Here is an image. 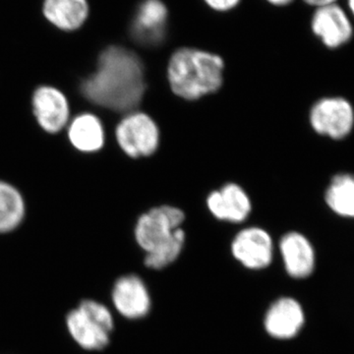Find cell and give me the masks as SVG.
I'll use <instances>...</instances> for the list:
<instances>
[{"instance_id":"1","label":"cell","mask_w":354,"mask_h":354,"mask_svg":"<svg viewBox=\"0 0 354 354\" xmlns=\"http://www.w3.org/2000/svg\"><path fill=\"white\" fill-rule=\"evenodd\" d=\"M143 62L133 51L111 46L102 51L95 73L81 84V92L95 106L132 113L145 93Z\"/></svg>"},{"instance_id":"2","label":"cell","mask_w":354,"mask_h":354,"mask_svg":"<svg viewBox=\"0 0 354 354\" xmlns=\"http://www.w3.org/2000/svg\"><path fill=\"white\" fill-rule=\"evenodd\" d=\"M225 64L214 53L183 48L169 59L167 77L172 92L184 100H197L216 92L223 84Z\"/></svg>"},{"instance_id":"3","label":"cell","mask_w":354,"mask_h":354,"mask_svg":"<svg viewBox=\"0 0 354 354\" xmlns=\"http://www.w3.org/2000/svg\"><path fill=\"white\" fill-rule=\"evenodd\" d=\"M184 214L180 209L160 206L140 216L135 227L137 243L147 253L169 243L183 232Z\"/></svg>"},{"instance_id":"4","label":"cell","mask_w":354,"mask_h":354,"mask_svg":"<svg viewBox=\"0 0 354 354\" xmlns=\"http://www.w3.org/2000/svg\"><path fill=\"white\" fill-rule=\"evenodd\" d=\"M116 140L123 152L131 158L148 157L157 151L160 132L148 114L132 111L118 123Z\"/></svg>"},{"instance_id":"5","label":"cell","mask_w":354,"mask_h":354,"mask_svg":"<svg viewBox=\"0 0 354 354\" xmlns=\"http://www.w3.org/2000/svg\"><path fill=\"white\" fill-rule=\"evenodd\" d=\"M310 121L319 134L327 135L333 139H342L353 129V108L348 101L341 97L323 99L311 109Z\"/></svg>"},{"instance_id":"6","label":"cell","mask_w":354,"mask_h":354,"mask_svg":"<svg viewBox=\"0 0 354 354\" xmlns=\"http://www.w3.org/2000/svg\"><path fill=\"white\" fill-rule=\"evenodd\" d=\"M32 109L39 127L44 131H62L69 120V104L62 91L41 86L32 95Z\"/></svg>"},{"instance_id":"7","label":"cell","mask_w":354,"mask_h":354,"mask_svg":"<svg viewBox=\"0 0 354 354\" xmlns=\"http://www.w3.org/2000/svg\"><path fill=\"white\" fill-rule=\"evenodd\" d=\"M167 8L162 0L142 2L132 23L133 39L145 46L162 44L167 34Z\"/></svg>"},{"instance_id":"8","label":"cell","mask_w":354,"mask_h":354,"mask_svg":"<svg viewBox=\"0 0 354 354\" xmlns=\"http://www.w3.org/2000/svg\"><path fill=\"white\" fill-rule=\"evenodd\" d=\"M232 254L244 267L260 270L268 267L272 259V241L266 230L248 227L235 236Z\"/></svg>"},{"instance_id":"9","label":"cell","mask_w":354,"mask_h":354,"mask_svg":"<svg viewBox=\"0 0 354 354\" xmlns=\"http://www.w3.org/2000/svg\"><path fill=\"white\" fill-rule=\"evenodd\" d=\"M111 298L120 315L131 320L143 318L151 309L150 293L136 274L118 279L114 283Z\"/></svg>"},{"instance_id":"10","label":"cell","mask_w":354,"mask_h":354,"mask_svg":"<svg viewBox=\"0 0 354 354\" xmlns=\"http://www.w3.org/2000/svg\"><path fill=\"white\" fill-rule=\"evenodd\" d=\"M312 30L330 48L348 43L353 32L348 16L335 3L318 7L312 19Z\"/></svg>"},{"instance_id":"11","label":"cell","mask_w":354,"mask_h":354,"mask_svg":"<svg viewBox=\"0 0 354 354\" xmlns=\"http://www.w3.org/2000/svg\"><path fill=\"white\" fill-rule=\"evenodd\" d=\"M304 324V312L297 300L279 298L271 305L265 317L268 334L279 339H292Z\"/></svg>"},{"instance_id":"12","label":"cell","mask_w":354,"mask_h":354,"mask_svg":"<svg viewBox=\"0 0 354 354\" xmlns=\"http://www.w3.org/2000/svg\"><path fill=\"white\" fill-rule=\"evenodd\" d=\"M207 204L211 213L221 221L241 223L251 212V202L245 191L230 183L209 195Z\"/></svg>"},{"instance_id":"13","label":"cell","mask_w":354,"mask_h":354,"mask_svg":"<svg viewBox=\"0 0 354 354\" xmlns=\"http://www.w3.org/2000/svg\"><path fill=\"white\" fill-rule=\"evenodd\" d=\"M286 272L297 279L307 278L315 267V252L308 239L298 232H290L279 242Z\"/></svg>"},{"instance_id":"14","label":"cell","mask_w":354,"mask_h":354,"mask_svg":"<svg viewBox=\"0 0 354 354\" xmlns=\"http://www.w3.org/2000/svg\"><path fill=\"white\" fill-rule=\"evenodd\" d=\"M66 327L73 341L86 351H101L111 339V333L93 322L78 308L66 316Z\"/></svg>"},{"instance_id":"15","label":"cell","mask_w":354,"mask_h":354,"mask_svg":"<svg viewBox=\"0 0 354 354\" xmlns=\"http://www.w3.org/2000/svg\"><path fill=\"white\" fill-rule=\"evenodd\" d=\"M70 143L83 153H95L104 144L102 121L92 113H82L71 121L68 127Z\"/></svg>"},{"instance_id":"16","label":"cell","mask_w":354,"mask_h":354,"mask_svg":"<svg viewBox=\"0 0 354 354\" xmlns=\"http://www.w3.org/2000/svg\"><path fill=\"white\" fill-rule=\"evenodd\" d=\"M44 12L53 24L71 31L87 18L88 6L86 0H46Z\"/></svg>"},{"instance_id":"17","label":"cell","mask_w":354,"mask_h":354,"mask_svg":"<svg viewBox=\"0 0 354 354\" xmlns=\"http://www.w3.org/2000/svg\"><path fill=\"white\" fill-rule=\"evenodd\" d=\"M25 216V203L19 191L0 181V234L16 230Z\"/></svg>"},{"instance_id":"18","label":"cell","mask_w":354,"mask_h":354,"mask_svg":"<svg viewBox=\"0 0 354 354\" xmlns=\"http://www.w3.org/2000/svg\"><path fill=\"white\" fill-rule=\"evenodd\" d=\"M326 201L337 215L354 218V176H335L326 192Z\"/></svg>"},{"instance_id":"19","label":"cell","mask_w":354,"mask_h":354,"mask_svg":"<svg viewBox=\"0 0 354 354\" xmlns=\"http://www.w3.org/2000/svg\"><path fill=\"white\" fill-rule=\"evenodd\" d=\"M184 241H185V234L183 230L174 241L147 253L145 257L147 267L158 270L162 269V268L171 264L180 255Z\"/></svg>"},{"instance_id":"20","label":"cell","mask_w":354,"mask_h":354,"mask_svg":"<svg viewBox=\"0 0 354 354\" xmlns=\"http://www.w3.org/2000/svg\"><path fill=\"white\" fill-rule=\"evenodd\" d=\"M83 314H85L88 319L101 326L102 329L108 330L109 333L113 330V317L106 305L93 299L82 300L77 307Z\"/></svg>"},{"instance_id":"21","label":"cell","mask_w":354,"mask_h":354,"mask_svg":"<svg viewBox=\"0 0 354 354\" xmlns=\"http://www.w3.org/2000/svg\"><path fill=\"white\" fill-rule=\"evenodd\" d=\"M211 8L218 11H227L234 8L241 0H205Z\"/></svg>"},{"instance_id":"22","label":"cell","mask_w":354,"mask_h":354,"mask_svg":"<svg viewBox=\"0 0 354 354\" xmlns=\"http://www.w3.org/2000/svg\"><path fill=\"white\" fill-rule=\"evenodd\" d=\"M335 0H304L307 4L312 6L322 7L334 4Z\"/></svg>"},{"instance_id":"23","label":"cell","mask_w":354,"mask_h":354,"mask_svg":"<svg viewBox=\"0 0 354 354\" xmlns=\"http://www.w3.org/2000/svg\"><path fill=\"white\" fill-rule=\"evenodd\" d=\"M268 1L271 2L274 6H288V4L291 3L293 0H268Z\"/></svg>"},{"instance_id":"24","label":"cell","mask_w":354,"mask_h":354,"mask_svg":"<svg viewBox=\"0 0 354 354\" xmlns=\"http://www.w3.org/2000/svg\"><path fill=\"white\" fill-rule=\"evenodd\" d=\"M348 6L354 15V0H348Z\"/></svg>"}]
</instances>
